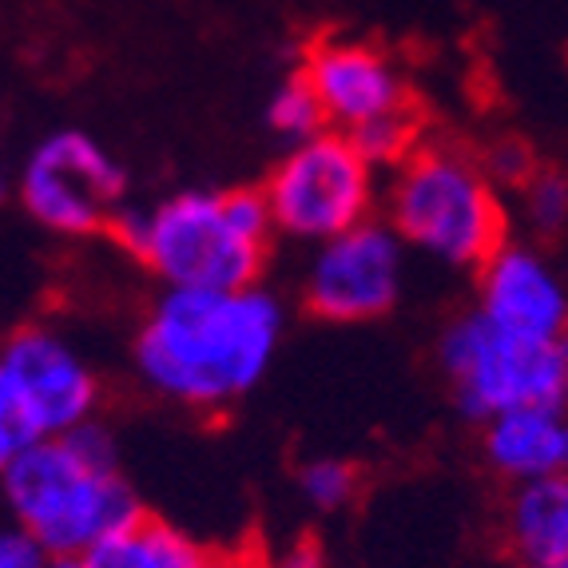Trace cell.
I'll list each match as a JSON object with an SVG mask.
<instances>
[{
  "instance_id": "1",
  "label": "cell",
  "mask_w": 568,
  "mask_h": 568,
  "mask_svg": "<svg viewBox=\"0 0 568 568\" xmlns=\"http://www.w3.org/2000/svg\"><path fill=\"white\" fill-rule=\"evenodd\" d=\"M283 334L286 306L263 283L243 291H163L135 331L132 366L163 402L219 414L266 378Z\"/></svg>"
},
{
  "instance_id": "2",
  "label": "cell",
  "mask_w": 568,
  "mask_h": 568,
  "mask_svg": "<svg viewBox=\"0 0 568 568\" xmlns=\"http://www.w3.org/2000/svg\"><path fill=\"white\" fill-rule=\"evenodd\" d=\"M0 493L48 557H84L143 517L140 493L120 469V442L100 414L68 434L24 442L0 469Z\"/></svg>"
},
{
  "instance_id": "3",
  "label": "cell",
  "mask_w": 568,
  "mask_h": 568,
  "mask_svg": "<svg viewBox=\"0 0 568 568\" xmlns=\"http://www.w3.org/2000/svg\"><path fill=\"white\" fill-rule=\"evenodd\" d=\"M108 235L163 291H243L263 278L275 223L258 187H187L152 207L120 203Z\"/></svg>"
},
{
  "instance_id": "4",
  "label": "cell",
  "mask_w": 568,
  "mask_h": 568,
  "mask_svg": "<svg viewBox=\"0 0 568 568\" xmlns=\"http://www.w3.org/2000/svg\"><path fill=\"white\" fill-rule=\"evenodd\" d=\"M382 219L406 251L469 271L509 239V211L474 152L449 140H422L382 191Z\"/></svg>"
},
{
  "instance_id": "5",
  "label": "cell",
  "mask_w": 568,
  "mask_h": 568,
  "mask_svg": "<svg viewBox=\"0 0 568 568\" xmlns=\"http://www.w3.org/2000/svg\"><path fill=\"white\" fill-rule=\"evenodd\" d=\"M437 369L469 422L517 406L568 409V334L517 338L465 311L437 338Z\"/></svg>"
},
{
  "instance_id": "6",
  "label": "cell",
  "mask_w": 568,
  "mask_h": 568,
  "mask_svg": "<svg viewBox=\"0 0 568 568\" xmlns=\"http://www.w3.org/2000/svg\"><path fill=\"white\" fill-rule=\"evenodd\" d=\"M378 180L382 171L354 148L351 135L326 128L291 143L258 191L275 223V239L318 246L378 215Z\"/></svg>"
},
{
  "instance_id": "7",
  "label": "cell",
  "mask_w": 568,
  "mask_h": 568,
  "mask_svg": "<svg viewBox=\"0 0 568 568\" xmlns=\"http://www.w3.org/2000/svg\"><path fill=\"white\" fill-rule=\"evenodd\" d=\"M17 200L52 235H108L112 211L128 203V168L88 132L60 128L24 160Z\"/></svg>"
},
{
  "instance_id": "8",
  "label": "cell",
  "mask_w": 568,
  "mask_h": 568,
  "mask_svg": "<svg viewBox=\"0 0 568 568\" xmlns=\"http://www.w3.org/2000/svg\"><path fill=\"white\" fill-rule=\"evenodd\" d=\"M402 286H406V246L386 227V219L374 215L311 246L298 294L314 318L358 326L386 318L398 306Z\"/></svg>"
},
{
  "instance_id": "9",
  "label": "cell",
  "mask_w": 568,
  "mask_h": 568,
  "mask_svg": "<svg viewBox=\"0 0 568 568\" xmlns=\"http://www.w3.org/2000/svg\"><path fill=\"white\" fill-rule=\"evenodd\" d=\"M0 366L9 374V386L32 437L68 434L100 409L104 386L77 351V342L57 326H17L0 342Z\"/></svg>"
},
{
  "instance_id": "10",
  "label": "cell",
  "mask_w": 568,
  "mask_h": 568,
  "mask_svg": "<svg viewBox=\"0 0 568 568\" xmlns=\"http://www.w3.org/2000/svg\"><path fill=\"white\" fill-rule=\"evenodd\" d=\"M298 77L311 84L314 100L323 108L326 128L354 132L378 115L414 108L402 68L366 40L323 37L306 48Z\"/></svg>"
},
{
  "instance_id": "11",
  "label": "cell",
  "mask_w": 568,
  "mask_h": 568,
  "mask_svg": "<svg viewBox=\"0 0 568 568\" xmlns=\"http://www.w3.org/2000/svg\"><path fill=\"white\" fill-rule=\"evenodd\" d=\"M485 323L517 338H560L568 334V286L557 266L532 243L505 239L474 271Z\"/></svg>"
},
{
  "instance_id": "12",
  "label": "cell",
  "mask_w": 568,
  "mask_h": 568,
  "mask_svg": "<svg viewBox=\"0 0 568 568\" xmlns=\"http://www.w3.org/2000/svg\"><path fill=\"white\" fill-rule=\"evenodd\" d=\"M568 409L517 406L481 422V457L505 485L565 474Z\"/></svg>"
},
{
  "instance_id": "13",
  "label": "cell",
  "mask_w": 568,
  "mask_h": 568,
  "mask_svg": "<svg viewBox=\"0 0 568 568\" xmlns=\"http://www.w3.org/2000/svg\"><path fill=\"white\" fill-rule=\"evenodd\" d=\"M501 545L517 568H568V474L509 485Z\"/></svg>"
},
{
  "instance_id": "14",
  "label": "cell",
  "mask_w": 568,
  "mask_h": 568,
  "mask_svg": "<svg viewBox=\"0 0 568 568\" xmlns=\"http://www.w3.org/2000/svg\"><path fill=\"white\" fill-rule=\"evenodd\" d=\"M80 565L84 568H231V560L211 549V545H203V540H195L191 532L143 513L135 525L112 532L95 549H88L80 557Z\"/></svg>"
},
{
  "instance_id": "15",
  "label": "cell",
  "mask_w": 568,
  "mask_h": 568,
  "mask_svg": "<svg viewBox=\"0 0 568 568\" xmlns=\"http://www.w3.org/2000/svg\"><path fill=\"white\" fill-rule=\"evenodd\" d=\"M354 140L362 155L378 171H389L398 168L409 152H414L417 143L426 140L422 135V115H417V104L414 108H402V112H389V115H378V120L362 123L354 132H346Z\"/></svg>"
},
{
  "instance_id": "16",
  "label": "cell",
  "mask_w": 568,
  "mask_h": 568,
  "mask_svg": "<svg viewBox=\"0 0 568 568\" xmlns=\"http://www.w3.org/2000/svg\"><path fill=\"white\" fill-rule=\"evenodd\" d=\"M517 195H521V219L532 239L565 235V227H568V175L565 171L540 163Z\"/></svg>"
},
{
  "instance_id": "17",
  "label": "cell",
  "mask_w": 568,
  "mask_h": 568,
  "mask_svg": "<svg viewBox=\"0 0 568 568\" xmlns=\"http://www.w3.org/2000/svg\"><path fill=\"white\" fill-rule=\"evenodd\" d=\"M294 481H298L303 501L318 513H342L362 489L358 465L342 462V457H311L298 465Z\"/></svg>"
},
{
  "instance_id": "18",
  "label": "cell",
  "mask_w": 568,
  "mask_h": 568,
  "mask_svg": "<svg viewBox=\"0 0 568 568\" xmlns=\"http://www.w3.org/2000/svg\"><path fill=\"white\" fill-rule=\"evenodd\" d=\"M266 123L286 143H303L311 135L326 132V115L303 77H291L275 88V95L266 100Z\"/></svg>"
},
{
  "instance_id": "19",
  "label": "cell",
  "mask_w": 568,
  "mask_h": 568,
  "mask_svg": "<svg viewBox=\"0 0 568 568\" xmlns=\"http://www.w3.org/2000/svg\"><path fill=\"white\" fill-rule=\"evenodd\" d=\"M477 163H481V171L489 175V183L497 191H521L525 180L540 168L537 155H532L521 140H513V135L489 143V148L477 155Z\"/></svg>"
},
{
  "instance_id": "20",
  "label": "cell",
  "mask_w": 568,
  "mask_h": 568,
  "mask_svg": "<svg viewBox=\"0 0 568 568\" xmlns=\"http://www.w3.org/2000/svg\"><path fill=\"white\" fill-rule=\"evenodd\" d=\"M24 442H32V434H29V426H24V414H20V406H17L9 374L0 366V469L12 462V454H17Z\"/></svg>"
},
{
  "instance_id": "21",
  "label": "cell",
  "mask_w": 568,
  "mask_h": 568,
  "mask_svg": "<svg viewBox=\"0 0 568 568\" xmlns=\"http://www.w3.org/2000/svg\"><path fill=\"white\" fill-rule=\"evenodd\" d=\"M48 552L40 549V540L24 532L17 521L0 525V568H44Z\"/></svg>"
},
{
  "instance_id": "22",
  "label": "cell",
  "mask_w": 568,
  "mask_h": 568,
  "mask_svg": "<svg viewBox=\"0 0 568 568\" xmlns=\"http://www.w3.org/2000/svg\"><path fill=\"white\" fill-rule=\"evenodd\" d=\"M266 568H326V545L318 537H311V532H303V537L286 540Z\"/></svg>"
},
{
  "instance_id": "23",
  "label": "cell",
  "mask_w": 568,
  "mask_h": 568,
  "mask_svg": "<svg viewBox=\"0 0 568 568\" xmlns=\"http://www.w3.org/2000/svg\"><path fill=\"white\" fill-rule=\"evenodd\" d=\"M44 568H84V565H80V557H48Z\"/></svg>"
},
{
  "instance_id": "24",
  "label": "cell",
  "mask_w": 568,
  "mask_h": 568,
  "mask_svg": "<svg viewBox=\"0 0 568 568\" xmlns=\"http://www.w3.org/2000/svg\"><path fill=\"white\" fill-rule=\"evenodd\" d=\"M9 195H17V187H12V180L4 175V171H0V207L9 203Z\"/></svg>"
},
{
  "instance_id": "25",
  "label": "cell",
  "mask_w": 568,
  "mask_h": 568,
  "mask_svg": "<svg viewBox=\"0 0 568 568\" xmlns=\"http://www.w3.org/2000/svg\"><path fill=\"white\" fill-rule=\"evenodd\" d=\"M565 474H568V442H565Z\"/></svg>"
},
{
  "instance_id": "26",
  "label": "cell",
  "mask_w": 568,
  "mask_h": 568,
  "mask_svg": "<svg viewBox=\"0 0 568 568\" xmlns=\"http://www.w3.org/2000/svg\"><path fill=\"white\" fill-rule=\"evenodd\" d=\"M231 568H251V565H231Z\"/></svg>"
}]
</instances>
